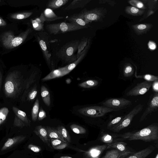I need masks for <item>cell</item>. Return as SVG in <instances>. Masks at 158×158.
<instances>
[{
  "label": "cell",
  "mask_w": 158,
  "mask_h": 158,
  "mask_svg": "<svg viewBox=\"0 0 158 158\" xmlns=\"http://www.w3.org/2000/svg\"><path fill=\"white\" fill-rule=\"evenodd\" d=\"M118 136L129 141L142 140L150 142L158 139V126L154 123L135 132H127Z\"/></svg>",
  "instance_id": "6da1fadb"
},
{
  "label": "cell",
  "mask_w": 158,
  "mask_h": 158,
  "mask_svg": "<svg viewBox=\"0 0 158 158\" xmlns=\"http://www.w3.org/2000/svg\"><path fill=\"white\" fill-rule=\"evenodd\" d=\"M80 42L79 40H72L64 45L57 53L59 58L67 63H71L77 59L76 54Z\"/></svg>",
  "instance_id": "7a4b0ae2"
},
{
  "label": "cell",
  "mask_w": 158,
  "mask_h": 158,
  "mask_svg": "<svg viewBox=\"0 0 158 158\" xmlns=\"http://www.w3.org/2000/svg\"><path fill=\"white\" fill-rule=\"evenodd\" d=\"M31 31L29 28L18 36H15L12 32L4 33L2 37L3 45L7 48H12L20 45L26 40L29 34Z\"/></svg>",
  "instance_id": "3957f363"
},
{
  "label": "cell",
  "mask_w": 158,
  "mask_h": 158,
  "mask_svg": "<svg viewBox=\"0 0 158 158\" xmlns=\"http://www.w3.org/2000/svg\"><path fill=\"white\" fill-rule=\"evenodd\" d=\"M85 27L70 23L63 22L47 24L45 28L51 34L57 35L80 30Z\"/></svg>",
  "instance_id": "277c9868"
},
{
  "label": "cell",
  "mask_w": 158,
  "mask_h": 158,
  "mask_svg": "<svg viewBox=\"0 0 158 158\" xmlns=\"http://www.w3.org/2000/svg\"><path fill=\"white\" fill-rule=\"evenodd\" d=\"M49 36L45 31H39L35 34V38L43 53L45 61L49 67L52 66L51 54L49 50Z\"/></svg>",
  "instance_id": "5b68a950"
},
{
  "label": "cell",
  "mask_w": 158,
  "mask_h": 158,
  "mask_svg": "<svg viewBox=\"0 0 158 158\" xmlns=\"http://www.w3.org/2000/svg\"><path fill=\"white\" fill-rule=\"evenodd\" d=\"M114 111L115 110L112 108L98 106L84 107L77 110L79 113L83 115L94 118L102 117Z\"/></svg>",
  "instance_id": "8992f818"
},
{
  "label": "cell",
  "mask_w": 158,
  "mask_h": 158,
  "mask_svg": "<svg viewBox=\"0 0 158 158\" xmlns=\"http://www.w3.org/2000/svg\"><path fill=\"white\" fill-rule=\"evenodd\" d=\"M143 108V105L141 104L136 106L128 114L124 116L119 123L112 127L111 130L114 132H118L128 127L134 117L141 112Z\"/></svg>",
  "instance_id": "52a82bcc"
},
{
  "label": "cell",
  "mask_w": 158,
  "mask_h": 158,
  "mask_svg": "<svg viewBox=\"0 0 158 158\" xmlns=\"http://www.w3.org/2000/svg\"><path fill=\"white\" fill-rule=\"evenodd\" d=\"M27 137L22 135H17L6 139L0 148V154H2L16 148L26 139Z\"/></svg>",
  "instance_id": "ba28073f"
},
{
  "label": "cell",
  "mask_w": 158,
  "mask_h": 158,
  "mask_svg": "<svg viewBox=\"0 0 158 158\" xmlns=\"http://www.w3.org/2000/svg\"><path fill=\"white\" fill-rule=\"evenodd\" d=\"M102 104L106 107L116 110L129 106L131 105L132 102L123 98H112L106 100Z\"/></svg>",
  "instance_id": "9c48e42d"
},
{
  "label": "cell",
  "mask_w": 158,
  "mask_h": 158,
  "mask_svg": "<svg viewBox=\"0 0 158 158\" xmlns=\"http://www.w3.org/2000/svg\"><path fill=\"white\" fill-rule=\"evenodd\" d=\"M158 109V93L156 92L150 96L147 108L141 116L139 122L143 120L149 114L157 111Z\"/></svg>",
  "instance_id": "30bf717a"
},
{
  "label": "cell",
  "mask_w": 158,
  "mask_h": 158,
  "mask_svg": "<svg viewBox=\"0 0 158 158\" xmlns=\"http://www.w3.org/2000/svg\"><path fill=\"white\" fill-rule=\"evenodd\" d=\"M152 82L145 81L138 83L126 94L127 96H137L144 94L148 92L152 86Z\"/></svg>",
  "instance_id": "8fae6325"
},
{
  "label": "cell",
  "mask_w": 158,
  "mask_h": 158,
  "mask_svg": "<svg viewBox=\"0 0 158 158\" xmlns=\"http://www.w3.org/2000/svg\"><path fill=\"white\" fill-rule=\"evenodd\" d=\"M108 145L106 144L94 147L85 152V155L87 158H99L103 152L107 149Z\"/></svg>",
  "instance_id": "7c38bea8"
},
{
  "label": "cell",
  "mask_w": 158,
  "mask_h": 158,
  "mask_svg": "<svg viewBox=\"0 0 158 158\" xmlns=\"http://www.w3.org/2000/svg\"><path fill=\"white\" fill-rule=\"evenodd\" d=\"M34 132L49 147L52 148L51 145L50 139L48 137L45 127L41 125L35 127Z\"/></svg>",
  "instance_id": "4fadbf2b"
},
{
  "label": "cell",
  "mask_w": 158,
  "mask_h": 158,
  "mask_svg": "<svg viewBox=\"0 0 158 158\" xmlns=\"http://www.w3.org/2000/svg\"><path fill=\"white\" fill-rule=\"evenodd\" d=\"M87 48V47H86L84 48L77 59L74 61L64 67H62L64 76L69 73L81 61L85 56Z\"/></svg>",
  "instance_id": "5bb4252c"
},
{
  "label": "cell",
  "mask_w": 158,
  "mask_h": 158,
  "mask_svg": "<svg viewBox=\"0 0 158 158\" xmlns=\"http://www.w3.org/2000/svg\"><path fill=\"white\" fill-rule=\"evenodd\" d=\"M133 153L129 151L123 152L114 149L107 152L102 158H124Z\"/></svg>",
  "instance_id": "9a60e30c"
},
{
  "label": "cell",
  "mask_w": 158,
  "mask_h": 158,
  "mask_svg": "<svg viewBox=\"0 0 158 158\" xmlns=\"http://www.w3.org/2000/svg\"><path fill=\"white\" fill-rule=\"evenodd\" d=\"M46 21L43 12L39 17L31 19V23L34 30L39 31H43L44 23Z\"/></svg>",
  "instance_id": "2e32d148"
},
{
  "label": "cell",
  "mask_w": 158,
  "mask_h": 158,
  "mask_svg": "<svg viewBox=\"0 0 158 158\" xmlns=\"http://www.w3.org/2000/svg\"><path fill=\"white\" fill-rule=\"evenodd\" d=\"M154 149V148L148 147L133 153L132 155H129L124 158H146L152 153Z\"/></svg>",
  "instance_id": "e0dca14e"
},
{
  "label": "cell",
  "mask_w": 158,
  "mask_h": 158,
  "mask_svg": "<svg viewBox=\"0 0 158 158\" xmlns=\"http://www.w3.org/2000/svg\"><path fill=\"white\" fill-rule=\"evenodd\" d=\"M88 1L85 0H74L68 6L66 7L64 10H74L78 8H83L88 2Z\"/></svg>",
  "instance_id": "ac0fdd59"
},
{
  "label": "cell",
  "mask_w": 158,
  "mask_h": 158,
  "mask_svg": "<svg viewBox=\"0 0 158 158\" xmlns=\"http://www.w3.org/2000/svg\"><path fill=\"white\" fill-rule=\"evenodd\" d=\"M43 13L46 21H51L64 18V17L57 15L51 9H46Z\"/></svg>",
  "instance_id": "d6986e66"
},
{
  "label": "cell",
  "mask_w": 158,
  "mask_h": 158,
  "mask_svg": "<svg viewBox=\"0 0 158 158\" xmlns=\"http://www.w3.org/2000/svg\"><path fill=\"white\" fill-rule=\"evenodd\" d=\"M64 76L62 67L53 70L45 77L42 78L41 80L43 81H45Z\"/></svg>",
  "instance_id": "ffe728a7"
},
{
  "label": "cell",
  "mask_w": 158,
  "mask_h": 158,
  "mask_svg": "<svg viewBox=\"0 0 158 158\" xmlns=\"http://www.w3.org/2000/svg\"><path fill=\"white\" fill-rule=\"evenodd\" d=\"M67 20L70 23H74L81 26L87 27V24L84 20L78 15L74 14L68 17Z\"/></svg>",
  "instance_id": "44dd1931"
},
{
  "label": "cell",
  "mask_w": 158,
  "mask_h": 158,
  "mask_svg": "<svg viewBox=\"0 0 158 158\" xmlns=\"http://www.w3.org/2000/svg\"><path fill=\"white\" fill-rule=\"evenodd\" d=\"M45 128L49 139H58L64 143H68L58 133L56 129L49 126H46Z\"/></svg>",
  "instance_id": "7402d4cb"
},
{
  "label": "cell",
  "mask_w": 158,
  "mask_h": 158,
  "mask_svg": "<svg viewBox=\"0 0 158 158\" xmlns=\"http://www.w3.org/2000/svg\"><path fill=\"white\" fill-rule=\"evenodd\" d=\"M68 0H52L47 3L46 6L47 8L55 10L60 7L67 3Z\"/></svg>",
  "instance_id": "603a6c76"
},
{
  "label": "cell",
  "mask_w": 158,
  "mask_h": 158,
  "mask_svg": "<svg viewBox=\"0 0 158 158\" xmlns=\"http://www.w3.org/2000/svg\"><path fill=\"white\" fill-rule=\"evenodd\" d=\"M41 95L45 104L49 106L51 104V98L50 93L44 85H42L41 87Z\"/></svg>",
  "instance_id": "cb8c5ba5"
},
{
  "label": "cell",
  "mask_w": 158,
  "mask_h": 158,
  "mask_svg": "<svg viewBox=\"0 0 158 158\" xmlns=\"http://www.w3.org/2000/svg\"><path fill=\"white\" fill-rule=\"evenodd\" d=\"M126 143L123 142H116L109 144L107 149L114 148L121 152L126 151Z\"/></svg>",
  "instance_id": "d4e9b609"
},
{
  "label": "cell",
  "mask_w": 158,
  "mask_h": 158,
  "mask_svg": "<svg viewBox=\"0 0 158 158\" xmlns=\"http://www.w3.org/2000/svg\"><path fill=\"white\" fill-rule=\"evenodd\" d=\"M57 132L60 134L68 143L71 142V137L66 129L63 126L58 127L56 129Z\"/></svg>",
  "instance_id": "484cf974"
},
{
  "label": "cell",
  "mask_w": 158,
  "mask_h": 158,
  "mask_svg": "<svg viewBox=\"0 0 158 158\" xmlns=\"http://www.w3.org/2000/svg\"><path fill=\"white\" fill-rule=\"evenodd\" d=\"M98 84V81L96 80H89L80 83L79 86L82 88H88L95 87Z\"/></svg>",
  "instance_id": "4316f807"
},
{
  "label": "cell",
  "mask_w": 158,
  "mask_h": 158,
  "mask_svg": "<svg viewBox=\"0 0 158 158\" xmlns=\"http://www.w3.org/2000/svg\"><path fill=\"white\" fill-rule=\"evenodd\" d=\"M39 108V102L38 99L36 100L32 110V120L35 121L38 117Z\"/></svg>",
  "instance_id": "83f0119b"
},
{
  "label": "cell",
  "mask_w": 158,
  "mask_h": 158,
  "mask_svg": "<svg viewBox=\"0 0 158 158\" xmlns=\"http://www.w3.org/2000/svg\"><path fill=\"white\" fill-rule=\"evenodd\" d=\"M31 12H24L21 13H16L12 14L11 17L12 18L17 19H22L27 18L32 14Z\"/></svg>",
  "instance_id": "f1b7e54d"
},
{
  "label": "cell",
  "mask_w": 158,
  "mask_h": 158,
  "mask_svg": "<svg viewBox=\"0 0 158 158\" xmlns=\"http://www.w3.org/2000/svg\"><path fill=\"white\" fill-rule=\"evenodd\" d=\"M70 128L71 130L76 134H84L86 132V130L85 128L76 124H72L70 126Z\"/></svg>",
  "instance_id": "f546056e"
},
{
  "label": "cell",
  "mask_w": 158,
  "mask_h": 158,
  "mask_svg": "<svg viewBox=\"0 0 158 158\" xmlns=\"http://www.w3.org/2000/svg\"><path fill=\"white\" fill-rule=\"evenodd\" d=\"M87 39L86 38L83 37L80 41L77 53V58L80 56L82 51L84 49L87 43Z\"/></svg>",
  "instance_id": "4dcf8cb0"
},
{
  "label": "cell",
  "mask_w": 158,
  "mask_h": 158,
  "mask_svg": "<svg viewBox=\"0 0 158 158\" xmlns=\"http://www.w3.org/2000/svg\"><path fill=\"white\" fill-rule=\"evenodd\" d=\"M100 139L102 141L106 144H110L114 142V139L112 136L107 134L103 135Z\"/></svg>",
  "instance_id": "1f68e13d"
},
{
  "label": "cell",
  "mask_w": 158,
  "mask_h": 158,
  "mask_svg": "<svg viewBox=\"0 0 158 158\" xmlns=\"http://www.w3.org/2000/svg\"><path fill=\"white\" fill-rule=\"evenodd\" d=\"M133 73V69L131 66H127L125 68L123 71V74L125 77H130L131 76Z\"/></svg>",
  "instance_id": "d6a6232c"
},
{
  "label": "cell",
  "mask_w": 158,
  "mask_h": 158,
  "mask_svg": "<svg viewBox=\"0 0 158 158\" xmlns=\"http://www.w3.org/2000/svg\"><path fill=\"white\" fill-rule=\"evenodd\" d=\"M124 116H121L117 117L113 119L111 121L109 122L107 124V127L109 128H111L114 126L119 123Z\"/></svg>",
  "instance_id": "836d02e7"
},
{
  "label": "cell",
  "mask_w": 158,
  "mask_h": 158,
  "mask_svg": "<svg viewBox=\"0 0 158 158\" xmlns=\"http://www.w3.org/2000/svg\"><path fill=\"white\" fill-rule=\"evenodd\" d=\"M5 88L6 91L9 93H11L14 90V86L12 82L8 81L5 84Z\"/></svg>",
  "instance_id": "e575fe53"
},
{
  "label": "cell",
  "mask_w": 158,
  "mask_h": 158,
  "mask_svg": "<svg viewBox=\"0 0 158 158\" xmlns=\"http://www.w3.org/2000/svg\"><path fill=\"white\" fill-rule=\"evenodd\" d=\"M22 151L17 150L15 151L8 157L6 158H23Z\"/></svg>",
  "instance_id": "d590c367"
},
{
  "label": "cell",
  "mask_w": 158,
  "mask_h": 158,
  "mask_svg": "<svg viewBox=\"0 0 158 158\" xmlns=\"http://www.w3.org/2000/svg\"><path fill=\"white\" fill-rule=\"evenodd\" d=\"M143 78L146 81L152 82L158 80V77L153 75L147 74L144 75L143 77Z\"/></svg>",
  "instance_id": "8d00e7d4"
},
{
  "label": "cell",
  "mask_w": 158,
  "mask_h": 158,
  "mask_svg": "<svg viewBox=\"0 0 158 158\" xmlns=\"http://www.w3.org/2000/svg\"><path fill=\"white\" fill-rule=\"evenodd\" d=\"M27 148L28 149L35 152H38L41 150L40 147L32 144H29Z\"/></svg>",
  "instance_id": "74e56055"
},
{
  "label": "cell",
  "mask_w": 158,
  "mask_h": 158,
  "mask_svg": "<svg viewBox=\"0 0 158 158\" xmlns=\"http://www.w3.org/2000/svg\"><path fill=\"white\" fill-rule=\"evenodd\" d=\"M50 139L51 140L50 142L52 146V148L64 143L62 140L58 139L53 138H51Z\"/></svg>",
  "instance_id": "f35d334b"
},
{
  "label": "cell",
  "mask_w": 158,
  "mask_h": 158,
  "mask_svg": "<svg viewBox=\"0 0 158 158\" xmlns=\"http://www.w3.org/2000/svg\"><path fill=\"white\" fill-rule=\"evenodd\" d=\"M38 119L39 121H41L46 117V114L44 110L41 108L38 113Z\"/></svg>",
  "instance_id": "ab89813d"
},
{
  "label": "cell",
  "mask_w": 158,
  "mask_h": 158,
  "mask_svg": "<svg viewBox=\"0 0 158 158\" xmlns=\"http://www.w3.org/2000/svg\"><path fill=\"white\" fill-rule=\"evenodd\" d=\"M37 94V90L36 89L33 90L29 95V99L31 100H33L36 96Z\"/></svg>",
  "instance_id": "60d3db41"
},
{
  "label": "cell",
  "mask_w": 158,
  "mask_h": 158,
  "mask_svg": "<svg viewBox=\"0 0 158 158\" xmlns=\"http://www.w3.org/2000/svg\"><path fill=\"white\" fill-rule=\"evenodd\" d=\"M67 146V143H63L55 146L53 148L56 149H62L66 147Z\"/></svg>",
  "instance_id": "b9f144b4"
},
{
  "label": "cell",
  "mask_w": 158,
  "mask_h": 158,
  "mask_svg": "<svg viewBox=\"0 0 158 158\" xmlns=\"http://www.w3.org/2000/svg\"><path fill=\"white\" fill-rule=\"evenodd\" d=\"M153 90L156 93L158 92V80L152 82V86Z\"/></svg>",
  "instance_id": "7bdbcfd3"
},
{
  "label": "cell",
  "mask_w": 158,
  "mask_h": 158,
  "mask_svg": "<svg viewBox=\"0 0 158 158\" xmlns=\"http://www.w3.org/2000/svg\"><path fill=\"white\" fill-rule=\"evenodd\" d=\"M148 46L149 48L152 50H154L156 48V45L153 42L150 41L148 43Z\"/></svg>",
  "instance_id": "ee69618b"
},
{
  "label": "cell",
  "mask_w": 158,
  "mask_h": 158,
  "mask_svg": "<svg viewBox=\"0 0 158 158\" xmlns=\"http://www.w3.org/2000/svg\"><path fill=\"white\" fill-rule=\"evenodd\" d=\"M130 11L133 14H136L139 12V10L134 7H131L130 8Z\"/></svg>",
  "instance_id": "f6af8a7d"
},
{
  "label": "cell",
  "mask_w": 158,
  "mask_h": 158,
  "mask_svg": "<svg viewBox=\"0 0 158 158\" xmlns=\"http://www.w3.org/2000/svg\"><path fill=\"white\" fill-rule=\"evenodd\" d=\"M147 27L146 25L144 24H141L138 25L137 27V28L139 30H143L146 29Z\"/></svg>",
  "instance_id": "bcb514c9"
},
{
  "label": "cell",
  "mask_w": 158,
  "mask_h": 158,
  "mask_svg": "<svg viewBox=\"0 0 158 158\" xmlns=\"http://www.w3.org/2000/svg\"><path fill=\"white\" fill-rule=\"evenodd\" d=\"M6 118V115L4 114L2 112H0V119L2 121L4 120Z\"/></svg>",
  "instance_id": "7dc6e473"
},
{
  "label": "cell",
  "mask_w": 158,
  "mask_h": 158,
  "mask_svg": "<svg viewBox=\"0 0 158 158\" xmlns=\"http://www.w3.org/2000/svg\"><path fill=\"white\" fill-rule=\"evenodd\" d=\"M6 25V22L1 17H0V26H4Z\"/></svg>",
  "instance_id": "c3c4849f"
},
{
  "label": "cell",
  "mask_w": 158,
  "mask_h": 158,
  "mask_svg": "<svg viewBox=\"0 0 158 158\" xmlns=\"http://www.w3.org/2000/svg\"><path fill=\"white\" fill-rule=\"evenodd\" d=\"M18 113L19 114L21 115V116L24 118L26 116V113L22 110H19L18 111Z\"/></svg>",
  "instance_id": "681fc988"
},
{
  "label": "cell",
  "mask_w": 158,
  "mask_h": 158,
  "mask_svg": "<svg viewBox=\"0 0 158 158\" xmlns=\"http://www.w3.org/2000/svg\"><path fill=\"white\" fill-rule=\"evenodd\" d=\"M136 6L138 8H141L143 6V5L142 2H139L137 3Z\"/></svg>",
  "instance_id": "f907efd6"
},
{
  "label": "cell",
  "mask_w": 158,
  "mask_h": 158,
  "mask_svg": "<svg viewBox=\"0 0 158 158\" xmlns=\"http://www.w3.org/2000/svg\"><path fill=\"white\" fill-rule=\"evenodd\" d=\"M60 158H73L70 156H60Z\"/></svg>",
  "instance_id": "816d5d0a"
},
{
  "label": "cell",
  "mask_w": 158,
  "mask_h": 158,
  "mask_svg": "<svg viewBox=\"0 0 158 158\" xmlns=\"http://www.w3.org/2000/svg\"><path fill=\"white\" fill-rule=\"evenodd\" d=\"M155 158H158V154H157Z\"/></svg>",
  "instance_id": "f5cc1de1"
},
{
  "label": "cell",
  "mask_w": 158,
  "mask_h": 158,
  "mask_svg": "<svg viewBox=\"0 0 158 158\" xmlns=\"http://www.w3.org/2000/svg\"><path fill=\"white\" fill-rule=\"evenodd\" d=\"M1 1L0 0V2Z\"/></svg>",
  "instance_id": "db71d44e"
}]
</instances>
